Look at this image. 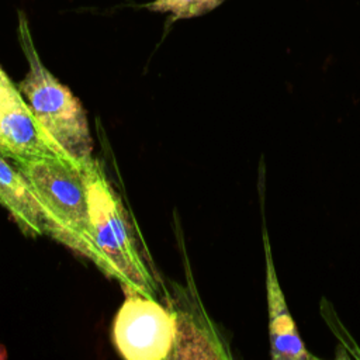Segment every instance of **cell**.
Listing matches in <instances>:
<instances>
[{"mask_svg":"<svg viewBox=\"0 0 360 360\" xmlns=\"http://www.w3.org/2000/svg\"><path fill=\"white\" fill-rule=\"evenodd\" d=\"M17 35L28 62V72L17 84L55 156L75 167L93 158L86 112L73 93L42 63L34 45L28 20L18 11Z\"/></svg>","mask_w":360,"mask_h":360,"instance_id":"1","label":"cell"},{"mask_svg":"<svg viewBox=\"0 0 360 360\" xmlns=\"http://www.w3.org/2000/svg\"><path fill=\"white\" fill-rule=\"evenodd\" d=\"M80 172L87 194L93 263L117 280L124 291L156 297V283L138 250L121 198L101 163L91 158Z\"/></svg>","mask_w":360,"mask_h":360,"instance_id":"2","label":"cell"},{"mask_svg":"<svg viewBox=\"0 0 360 360\" xmlns=\"http://www.w3.org/2000/svg\"><path fill=\"white\" fill-rule=\"evenodd\" d=\"M11 162L32 187L42 212L45 235L94 262L82 172L52 155Z\"/></svg>","mask_w":360,"mask_h":360,"instance_id":"3","label":"cell"},{"mask_svg":"<svg viewBox=\"0 0 360 360\" xmlns=\"http://www.w3.org/2000/svg\"><path fill=\"white\" fill-rule=\"evenodd\" d=\"M179 340V314L156 297L125 291V301L112 322V342L129 360L174 359Z\"/></svg>","mask_w":360,"mask_h":360,"instance_id":"4","label":"cell"},{"mask_svg":"<svg viewBox=\"0 0 360 360\" xmlns=\"http://www.w3.org/2000/svg\"><path fill=\"white\" fill-rule=\"evenodd\" d=\"M264 162L260 163V207H262V231L264 243V262H266V298L269 311V340H270V356L274 360H309L315 359L311 354L301 339L297 329V323L288 311L285 297L280 287L266 226L264 217V188H263V173Z\"/></svg>","mask_w":360,"mask_h":360,"instance_id":"5","label":"cell"},{"mask_svg":"<svg viewBox=\"0 0 360 360\" xmlns=\"http://www.w3.org/2000/svg\"><path fill=\"white\" fill-rule=\"evenodd\" d=\"M0 153L10 160L53 155L24 96L0 68ZM58 158V156H56Z\"/></svg>","mask_w":360,"mask_h":360,"instance_id":"6","label":"cell"},{"mask_svg":"<svg viewBox=\"0 0 360 360\" xmlns=\"http://www.w3.org/2000/svg\"><path fill=\"white\" fill-rule=\"evenodd\" d=\"M0 204L27 236L45 235V224L31 184L20 169L0 153Z\"/></svg>","mask_w":360,"mask_h":360,"instance_id":"7","label":"cell"},{"mask_svg":"<svg viewBox=\"0 0 360 360\" xmlns=\"http://www.w3.org/2000/svg\"><path fill=\"white\" fill-rule=\"evenodd\" d=\"M224 1L225 0H153L143 4V7L155 13H167L172 17L170 21H177L207 14Z\"/></svg>","mask_w":360,"mask_h":360,"instance_id":"8","label":"cell"}]
</instances>
